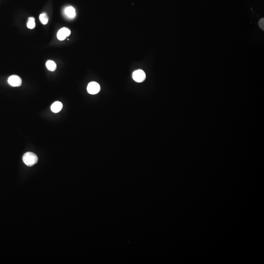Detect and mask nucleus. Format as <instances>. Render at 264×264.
Returning <instances> with one entry per match:
<instances>
[{
  "mask_svg": "<svg viewBox=\"0 0 264 264\" xmlns=\"http://www.w3.org/2000/svg\"><path fill=\"white\" fill-rule=\"evenodd\" d=\"M38 158L36 155L32 152H27L23 156L24 164L28 166H32L38 162Z\"/></svg>",
  "mask_w": 264,
  "mask_h": 264,
  "instance_id": "f257e3e1",
  "label": "nucleus"
},
{
  "mask_svg": "<svg viewBox=\"0 0 264 264\" xmlns=\"http://www.w3.org/2000/svg\"><path fill=\"white\" fill-rule=\"evenodd\" d=\"M27 27L29 29H34L35 27V19L34 17H29L27 23Z\"/></svg>",
  "mask_w": 264,
  "mask_h": 264,
  "instance_id": "9d476101",
  "label": "nucleus"
},
{
  "mask_svg": "<svg viewBox=\"0 0 264 264\" xmlns=\"http://www.w3.org/2000/svg\"><path fill=\"white\" fill-rule=\"evenodd\" d=\"M46 67L50 71H53L56 69V64L52 60H48L46 62Z\"/></svg>",
  "mask_w": 264,
  "mask_h": 264,
  "instance_id": "6e6552de",
  "label": "nucleus"
},
{
  "mask_svg": "<svg viewBox=\"0 0 264 264\" xmlns=\"http://www.w3.org/2000/svg\"><path fill=\"white\" fill-rule=\"evenodd\" d=\"M64 13L68 18L73 19L76 15V12L73 6H68L64 10Z\"/></svg>",
  "mask_w": 264,
  "mask_h": 264,
  "instance_id": "423d86ee",
  "label": "nucleus"
},
{
  "mask_svg": "<svg viewBox=\"0 0 264 264\" xmlns=\"http://www.w3.org/2000/svg\"><path fill=\"white\" fill-rule=\"evenodd\" d=\"M40 21L43 24H46L49 21V18L46 13H43L40 14L39 16Z\"/></svg>",
  "mask_w": 264,
  "mask_h": 264,
  "instance_id": "1a4fd4ad",
  "label": "nucleus"
},
{
  "mask_svg": "<svg viewBox=\"0 0 264 264\" xmlns=\"http://www.w3.org/2000/svg\"><path fill=\"white\" fill-rule=\"evenodd\" d=\"M8 82L12 86L19 87L22 85V81L19 76L13 75L8 78Z\"/></svg>",
  "mask_w": 264,
  "mask_h": 264,
  "instance_id": "39448f33",
  "label": "nucleus"
},
{
  "mask_svg": "<svg viewBox=\"0 0 264 264\" xmlns=\"http://www.w3.org/2000/svg\"><path fill=\"white\" fill-rule=\"evenodd\" d=\"M71 31L67 27H63L58 31L57 34L58 39L63 41L65 39L66 37L69 36L71 34Z\"/></svg>",
  "mask_w": 264,
  "mask_h": 264,
  "instance_id": "20e7f679",
  "label": "nucleus"
},
{
  "mask_svg": "<svg viewBox=\"0 0 264 264\" xmlns=\"http://www.w3.org/2000/svg\"><path fill=\"white\" fill-rule=\"evenodd\" d=\"M264 18H261L260 20H259V21L258 22V24H259V26L261 28L263 31L264 30Z\"/></svg>",
  "mask_w": 264,
  "mask_h": 264,
  "instance_id": "9b49d317",
  "label": "nucleus"
},
{
  "mask_svg": "<svg viewBox=\"0 0 264 264\" xmlns=\"http://www.w3.org/2000/svg\"><path fill=\"white\" fill-rule=\"evenodd\" d=\"M132 78L136 82H142L145 79V73L142 70H138L133 73Z\"/></svg>",
  "mask_w": 264,
  "mask_h": 264,
  "instance_id": "f03ea898",
  "label": "nucleus"
},
{
  "mask_svg": "<svg viewBox=\"0 0 264 264\" xmlns=\"http://www.w3.org/2000/svg\"><path fill=\"white\" fill-rule=\"evenodd\" d=\"M100 86L97 82H91L89 84L87 87V91L90 94H97L100 91Z\"/></svg>",
  "mask_w": 264,
  "mask_h": 264,
  "instance_id": "7ed1b4c3",
  "label": "nucleus"
},
{
  "mask_svg": "<svg viewBox=\"0 0 264 264\" xmlns=\"http://www.w3.org/2000/svg\"><path fill=\"white\" fill-rule=\"evenodd\" d=\"M62 103L59 101L55 102L51 106V110L54 113L59 112L62 109Z\"/></svg>",
  "mask_w": 264,
  "mask_h": 264,
  "instance_id": "0eeeda50",
  "label": "nucleus"
}]
</instances>
